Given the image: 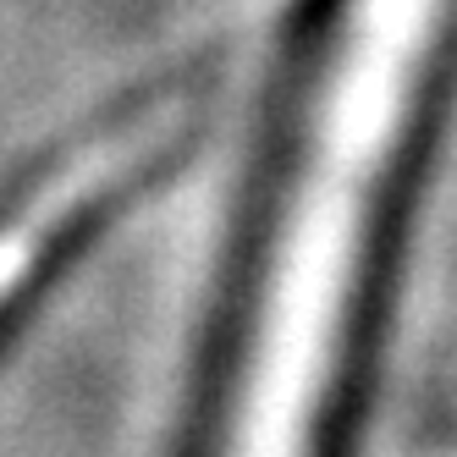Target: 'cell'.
Wrapping results in <instances>:
<instances>
[{
    "label": "cell",
    "instance_id": "obj_1",
    "mask_svg": "<svg viewBox=\"0 0 457 457\" xmlns=\"http://www.w3.org/2000/svg\"><path fill=\"white\" fill-rule=\"evenodd\" d=\"M160 105H166V88H144L105 111V121L67 160H55L22 193V204L0 215V325L55 270H67L100 237V220H116V210L138 193L144 171L160 166L171 144L154 127Z\"/></svg>",
    "mask_w": 457,
    "mask_h": 457
}]
</instances>
